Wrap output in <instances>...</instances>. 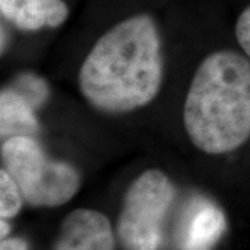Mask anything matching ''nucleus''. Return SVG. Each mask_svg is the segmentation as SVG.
I'll use <instances>...</instances> for the list:
<instances>
[{"label":"nucleus","instance_id":"obj_1","mask_svg":"<svg viewBox=\"0 0 250 250\" xmlns=\"http://www.w3.org/2000/svg\"><path fill=\"white\" fill-rule=\"evenodd\" d=\"M163 81L160 34L150 16L138 14L108 29L80 71V89L92 107L123 114L149 104Z\"/></svg>","mask_w":250,"mask_h":250},{"label":"nucleus","instance_id":"obj_2","mask_svg":"<svg viewBox=\"0 0 250 250\" xmlns=\"http://www.w3.org/2000/svg\"><path fill=\"white\" fill-rule=\"evenodd\" d=\"M188 136L199 150L224 154L250 135V62L218 50L197 67L184 106Z\"/></svg>","mask_w":250,"mask_h":250},{"label":"nucleus","instance_id":"obj_3","mask_svg":"<svg viewBox=\"0 0 250 250\" xmlns=\"http://www.w3.org/2000/svg\"><path fill=\"white\" fill-rule=\"evenodd\" d=\"M3 170L16 181L32 207H57L77 195L81 177L72 166L49 160L32 136H14L1 145Z\"/></svg>","mask_w":250,"mask_h":250},{"label":"nucleus","instance_id":"obj_4","mask_svg":"<svg viewBox=\"0 0 250 250\" xmlns=\"http://www.w3.org/2000/svg\"><path fill=\"white\" fill-rule=\"evenodd\" d=\"M175 196L170 178L159 170H147L128 188L117 224L123 250H159L163 223Z\"/></svg>","mask_w":250,"mask_h":250},{"label":"nucleus","instance_id":"obj_5","mask_svg":"<svg viewBox=\"0 0 250 250\" xmlns=\"http://www.w3.org/2000/svg\"><path fill=\"white\" fill-rule=\"evenodd\" d=\"M54 250H116V236L106 215L78 208L64 218Z\"/></svg>","mask_w":250,"mask_h":250},{"label":"nucleus","instance_id":"obj_6","mask_svg":"<svg viewBox=\"0 0 250 250\" xmlns=\"http://www.w3.org/2000/svg\"><path fill=\"white\" fill-rule=\"evenodd\" d=\"M227 228L224 213L206 199H195L182 220L178 243L181 250H213Z\"/></svg>","mask_w":250,"mask_h":250},{"label":"nucleus","instance_id":"obj_7","mask_svg":"<svg viewBox=\"0 0 250 250\" xmlns=\"http://www.w3.org/2000/svg\"><path fill=\"white\" fill-rule=\"evenodd\" d=\"M3 17L22 31L56 28L68 17L62 0H0Z\"/></svg>","mask_w":250,"mask_h":250},{"label":"nucleus","instance_id":"obj_8","mask_svg":"<svg viewBox=\"0 0 250 250\" xmlns=\"http://www.w3.org/2000/svg\"><path fill=\"white\" fill-rule=\"evenodd\" d=\"M0 131L3 139L38 134L39 124L34 107L13 89H6L0 96Z\"/></svg>","mask_w":250,"mask_h":250},{"label":"nucleus","instance_id":"obj_9","mask_svg":"<svg viewBox=\"0 0 250 250\" xmlns=\"http://www.w3.org/2000/svg\"><path fill=\"white\" fill-rule=\"evenodd\" d=\"M10 89L18 93L34 108L42 106L49 96V88H47L45 81L38 78L32 74L18 75V78L14 81V83Z\"/></svg>","mask_w":250,"mask_h":250},{"label":"nucleus","instance_id":"obj_10","mask_svg":"<svg viewBox=\"0 0 250 250\" xmlns=\"http://www.w3.org/2000/svg\"><path fill=\"white\" fill-rule=\"evenodd\" d=\"M22 202L24 197L16 181L6 170L0 171V217L9 220L17 215L22 207Z\"/></svg>","mask_w":250,"mask_h":250},{"label":"nucleus","instance_id":"obj_11","mask_svg":"<svg viewBox=\"0 0 250 250\" xmlns=\"http://www.w3.org/2000/svg\"><path fill=\"white\" fill-rule=\"evenodd\" d=\"M235 32H236L238 43L241 45L246 56L250 57V6L242 11V14L236 21Z\"/></svg>","mask_w":250,"mask_h":250},{"label":"nucleus","instance_id":"obj_12","mask_svg":"<svg viewBox=\"0 0 250 250\" xmlns=\"http://www.w3.org/2000/svg\"><path fill=\"white\" fill-rule=\"evenodd\" d=\"M0 250H28L27 242L21 238H10V239H1Z\"/></svg>","mask_w":250,"mask_h":250},{"label":"nucleus","instance_id":"obj_13","mask_svg":"<svg viewBox=\"0 0 250 250\" xmlns=\"http://www.w3.org/2000/svg\"><path fill=\"white\" fill-rule=\"evenodd\" d=\"M0 231H1V239H6V236H7V233L10 232V225L6 223V220H3L1 218V223H0Z\"/></svg>","mask_w":250,"mask_h":250}]
</instances>
